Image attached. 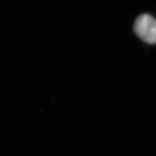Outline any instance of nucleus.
Returning <instances> with one entry per match:
<instances>
[{"label": "nucleus", "instance_id": "obj_1", "mask_svg": "<svg viewBox=\"0 0 156 156\" xmlns=\"http://www.w3.org/2000/svg\"><path fill=\"white\" fill-rule=\"evenodd\" d=\"M134 30L141 40L148 44H156V19L143 14L136 19Z\"/></svg>", "mask_w": 156, "mask_h": 156}]
</instances>
